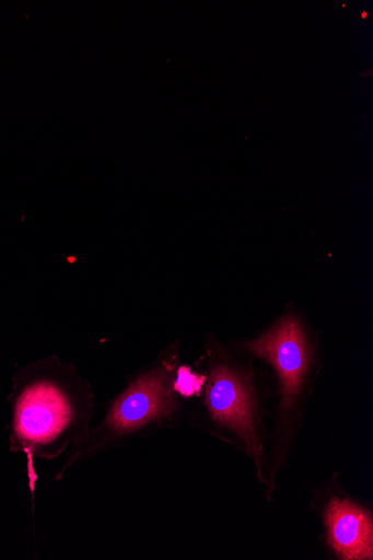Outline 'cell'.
I'll list each match as a JSON object with an SVG mask.
<instances>
[{
	"label": "cell",
	"instance_id": "6da1fadb",
	"mask_svg": "<svg viewBox=\"0 0 373 560\" xmlns=\"http://www.w3.org/2000/svg\"><path fill=\"white\" fill-rule=\"evenodd\" d=\"M11 405L10 447L30 460L59 459L88 433L94 415L90 385L56 355L18 373Z\"/></svg>",
	"mask_w": 373,
	"mask_h": 560
},
{
	"label": "cell",
	"instance_id": "7a4b0ae2",
	"mask_svg": "<svg viewBox=\"0 0 373 560\" xmlns=\"http://www.w3.org/2000/svg\"><path fill=\"white\" fill-rule=\"evenodd\" d=\"M173 371L171 363H164L131 382L103 420L71 447L56 480H63L72 468L110 452L127 438L172 419L177 411Z\"/></svg>",
	"mask_w": 373,
	"mask_h": 560
},
{
	"label": "cell",
	"instance_id": "3957f363",
	"mask_svg": "<svg viewBox=\"0 0 373 560\" xmlns=\"http://www.w3.org/2000/svg\"><path fill=\"white\" fill-rule=\"evenodd\" d=\"M246 347L275 366L280 377L284 406L289 407L300 393L308 366L307 342L299 320L292 316L285 317Z\"/></svg>",
	"mask_w": 373,
	"mask_h": 560
},
{
	"label": "cell",
	"instance_id": "277c9868",
	"mask_svg": "<svg viewBox=\"0 0 373 560\" xmlns=\"http://www.w3.org/2000/svg\"><path fill=\"white\" fill-rule=\"evenodd\" d=\"M206 406L212 421L234 430L258 454L253 421V404L248 388L242 378L224 365L210 371Z\"/></svg>",
	"mask_w": 373,
	"mask_h": 560
},
{
	"label": "cell",
	"instance_id": "5b68a950",
	"mask_svg": "<svg viewBox=\"0 0 373 560\" xmlns=\"http://www.w3.org/2000/svg\"><path fill=\"white\" fill-rule=\"evenodd\" d=\"M333 548L347 560L372 559L373 526L371 517L349 500L334 499L326 512Z\"/></svg>",
	"mask_w": 373,
	"mask_h": 560
},
{
	"label": "cell",
	"instance_id": "8992f818",
	"mask_svg": "<svg viewBox=\"0 0 373 560\" xmlns=\"http://www.w3.org/2000/svg\"><path fill=\"white\" fill-rule=\"evenodd\" d=\"M206 378L195 374L189 368H180L174 380V390L182 397H193L203 386Z\"/></svg>",
	"mask_w": 373,
	"mask_h": 560
},
{
	"label": "cell",
	"instance_id": "52a82bcc",
	"mask_svg": "<svg viewBox=\"0 0 373 560\" xmlns=\"http://www.w3.org/2000/svg\"><path fill=\"white\" fill-rule=\"evenodd\" d=\"M368 16V14L365 12L362 13V19H365Z\"/></svg>",
	"mask_w": 373,
	"mask_h": 560
}]
</instances>
